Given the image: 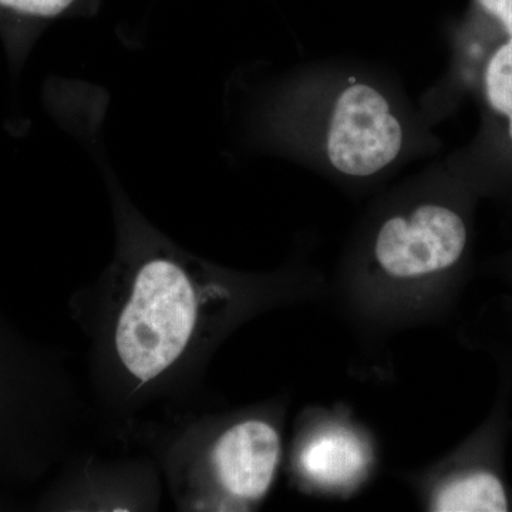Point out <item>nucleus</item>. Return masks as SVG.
I'll list each match as a JSON object with an SVG mask.
<instances>
[{"mask_svg":"<svg viewBox=\"0 0 512 512\" xmlns=\"http://www.w3.org/2000/svg\"><path fill=\"white\" fill-rule=\"evenodd\" d=\"M259 120L269 147L353 187L382 180L434 146L392 84L353 67L293 74Z\"/></svg>","mask_w":512,"mask_h":512,"instance_id":"f03ea898","label":"nucleus"},{"mask_svg":"<svg viewBox=\"0 0 512 512\" xmlns=\"http://www.w3.org/2000/svg\"><path fill=\"white\" fill-rule=\"evenodd\" d=\"M200 315L197 286L174 256L148 255L117 319L114 345L134 379L151 382L180 359Z\"/></svg>","mask_w":512,"mask_h":512,"instance_id":"7ed1b4c3","label":"nucleus"},{"mask_svg":"<svg viewBox=\"0 0 512 512\" xmlns=\"http://www.w3.org/2000/svg\"><path fill=\"white\" fill-rule=\"evenodd\" d=\"M500 414L439 463L410 477L421 507L433 512H504L512 507L501 468Z\"/></svg>","mask_w":512,"mask_h":512,"instance_id":"39448f33","label":"nucleus"},{"mask_svg":"<svg viewBox=\"0 0 512 512\" xmlns=\"http://www.w3.org/2000/svg\"><path fill=\"white\" fill-rule=\"evenodd\" d=\"M480 198L444 163L377 202L333 288L346 318L386 336L446 313L470 262Z\"/></svg>","mask_w":512,"mask_h":512,"instance_id":"f257e3e1","label":"nucleus"},{"mask_svg":"<svg viewBox=\"0 0 512 512\" xmlns=\"http://www.w3.org/2000/svg\"><path fill=\"white\" fill-rule=\"evenodd\" d=\"M80 0H0V15L6 18V50L13 64L19 66L32 49L35 30L62 18L79 5Z\"/></svg>","mask_w":512,"mask_h":512,"instance_id":"6e6552de","label":"nucleus"},{"mask_svg":"<svg viewBox=\"0 0 512 512\" xmlns=\"http://www.w3.org/2000/svg\"><path fill=\"white\" fill-rule=\"evenodd\" d=\"M477 19L501 39L512 36V0H476Z\"/></svg>","mask_w":512,"mask_h":512,"instance_id":"1a4fd4ad","label":"nucleus"},{"mask_svg":"<svg viewBox=\"0 0 512 512\" xmlns=\"http://www.w3.org/2000/svg\"><path fill=\"white\" fill-rule=\"evenodd\" d=\"M473 94L480 126L446 165L480 197H512V36L488 55Z\"/></svg>","mask_w":512,"mask_h":512,"instance_id":"20e7f679","label":"nucleus"},{"mask_svg":"<svg viewBox=\"0 0 512 512\" xmlns=\"http://www.w3.org/2000/svg\"><path fill=\"white\" fill-rule=\"evenodd\" d=\"M284 457L281 427L245 416L218 434L210 453L212 480L229 510H248L271 493Z\"/></svg>","mask_w":512,"mask_h":512,"instance_id":"0eeeda50","label":"nucleus"},{"mask_svg":"<svg viewBox=\"0 0 512 512\" xmlns=\"http://www.w3.org/2000/svg\"><path fill=\"white\" fill-rule=\"evenodd\" d=\"M375 437L345 407L315 410L303 426L295 450V473L306 490L345 497L365 485L375 471Z\"/></svg>","mask_w":512,"mask_h":512,"instance_id":"423d86ee","label":"nucleus"}]
</instances>
